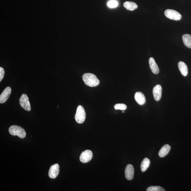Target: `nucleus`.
<instances>
[{
	"mask_svg": "<svg viewBox=\"0 0 191 191\" xmlns=\"http://www.w3.org/2000/svg\"><path fill=\"white\" fill-rule=\"evenodd\" d=\"M150 160L147 158H145L141 163V171L144 172L148 169L150 166Z\"/></svg>",
	"mask_w": 191,
	"mask_h": 191,
	"instance_id": "16",
	"label": "nucleus"
},
{
	"mask_svg": "<svg viewBox=\"0 0 191 191\" xmlns=\"http://www.w3.org/2000/svg\"><path fill=\"white\" fill-rule=\"evenodd\" d=\"M134 169L131 164L127 165L125 169V176L127 180H131L134 178Z\"/></svg>",
	"mask_w": 191,
	"mask_h": 191,
	"instance_id": "9",
	"label": "nucleus"
},
{
	"mask_svg": "<svg viewBox=\"0 0 191 191\" xmlns=\"http://www.w3.org/2000/svg\"><path fill=\"white\" fill-rule=\"evenodd\" d=\"M20 104L21 107L27 111H30L31 106L28 97L26 94H23L19 100Z\"/></svg>",
	"mask_w": 191,
	"mask_h": 191,
	"instance_id": "5",
	"label": "nucleus"
},
{
	"mask_svg": "<svg viewBox=\"0 0 191 191\" xmlns=\"http://www.w3.org/2000/svg\"><path fill=\"white\" fill-rule=\"evenodd\" d=\"M115 108L116 110H125L127 108V106L124 104L118 103L115 105Z\"/></svg>",
	"mask_w": 191,
	"mask_h": 191,
	"instance_id": "20",
	"label": "nucleus"
},
{
	"mask_svg": "<svg viewBox=\"0 0 191 191\" xmlns=\"http://www.w3.org/2000/svg\"><path fill=\"white\" fill-rule=\"evenodd\" d=\"M124 6L127 10L133 11L138 8L136 4L132 2L126 1L124 3Z\"/></svg>",
	"mask_w": 191,
	"mask_h": 191,
	"instance_id": "15",
	"label": "nucleus"
},
{
	"mask_svg": "<svg viewBox=\"0 0 191 191\" xmlns=\"http://www.w3.org/2000/svg\"><path fill=\"white\" fill-rule=\"evenodd\" d=\"M107 5L110 8H115L118 7V3L115 0H112L108 2Z\"/></svg>",
	"mask_w": 191,
	"mask_h": 191,
	"instance_id": "19",
	"label": "nucleus"
},
{
	"mask_svg": "<svg viewBox=\"0 0 191 191\" xmlns=\"http://www.w3.org/2000/svg\"><path fill=\"white\" fill-rule=\"evenodd\" d=\"M60 167L57 163L52 165L49 172V177L52 179H55L59 173Z\"/></svg>",
	"mask_w": 191,
	"mask_h": 191,
	"instance_id": "7",
	"label": "nucleus"
},
{
	"mask_svg": "<svg viewBox=\"0 0 191 191\" xmlns=\"http://www.w3.org/2000/svg\"><path fill=\"white\" fill-rule=\"evenodd\" d=\"M178 68L180 73L184 76H186L188 74L187 66L184 62L180 61L178 63Z\"/></svg>",
	"mask_w": 191,
	"mask_h": 191,
	"instance_id": "13",
	"label": "nucleus"
},
{
	"mask_svg": "<svg viewBox=\"0 0 191 191\" xmlns=\"http://www.w3.org/2000/svg\"><path fill=\"white\" fill-rule=\"evenodd\" d=\"M134 99L136 102L140 105H143L146 102V98L142 92H136L134 95Z\"/></svg>",
	"mask_w": 191,
	"mask_h": 191,
	"instance_id": "11",
	"label": "nucleus"
},
{
	"mask_svg": "<svg viewBox=\"0 0 191 191\" xmlns=\"http://www.w3.org/2000/svg\"><path fill=\"white\" fill-rule=\"evenodd\" d=\"M162 89L160 85H157L153 89V93L155 100L158 101L160 100L162 95Z\"/></svg>",
	"mask_w": 191,
	"mask_h": 191,
	"instance_id": "10",
	"label": "nucleus"
},
{
	"mask_svg": "<svg viewBox=\"0 0 191 191\" xmlns=\"http://www.w3.org/2000/svg\"><path fill=\"white\" fill-rule=\"evenodd\" d=\"M149 62L151 69L153 73L154 74H158L159 72V68L154 58H150Z\"/></svg>",
	"mask_w": 191,
	"mask_h": 191,
	"instance_id": "12",
	"label": "nucleus"
},
{
	"mask_svg": "<svg viewBox=\"0 0 191 191\" xmlns=\"http://www.w3.org/2000/svg\"><path fill=\"white\" fill-rule=\"evenodd\" d=\"M182 39L184 45L191 49V36L188 34H184L183 36Z\"/></svg>",
	"mask_w": 191,
	"mask_h": 191,
	"instance_id": "17",
	"label": "nucleus"
},
{
	"mask_svg": "<svg viewBox=\"0 0 191 191\" xmlns=\"http://www.w3.org/2000/svg\"><path fill=\"white\" fill-rule=\"evenodd\" d=\"M93 157L92 151L90 150H86L82 151L80 157V160L81 162L86 163L90 161Z\"/></svg>",
	"mask_w": 191,
	"mask_h": 191,
	"instance_id": "6",
	"label": "nucleus"
},
{
	"mask_svg": "<svg viewBox=\"0 0 191 191\" xmlns=\"http://www.w3.org/2000/svg\"><path fill=\"white\" fill-rule=\"evenodd\" d=\"M9 133L13 136H17L20 138H23L26 136V132L23 128L17 125H12L9 129Z\"/></svg>",
	"mask_w": 191,
	"mask_h": 191,
	"instance_id": "2",
	"label": "nucleus"
},
{
	"mask_svg": "<svg viewBox=\"0 0 191 191\" xmlns=\"http://www.w3.org/2000/svg\"><path fill=\"white\" fill-rule=\"evenodd\" d=\"M124 111L122 112V113H124Z\"/></svg>",
	"mask_w": 191,
	"mask_h": 191,
	"instance_id": "22",
	"label": "nucleus"
},
{
	"mask_svg": "<svg viewBox=\"0 0 191 191\" xmlns=\"http://www.w3.org/2000/svg\"><path fill=\"white\" fill-rule=\"evenodd\" d=\"M75 118L76 122L79 124H82L85 121L86 118V113L82 106L79 105L78 107Z\"/></svg>",
	"mask_w": 191,
	"mask_h": 191,
	"instance_id": "3",
	"label": "nucleus"
},
{
	"mask_svg": "<svg viewBox=\"0 0 191 191\" xmlns=\"http://www.w3.org/2000/svg\"><path fill=\"white\" fill-rule=\"evenodd\" d=\"M147 191H165V190L160 186H151L147 189Z\"/></svg>",
	"mask_w": 191,
	"mask_h": 191,
	"instance_id": "18",
	"label": "nucleus"
},
{
	"mask_svg": "<svg viewBox=\"0 0 191 191\" xmlns=\"http://www.w3.org/2000/svg\"><path fill=\"white\" fill-rule=\"evenodd\" d=\"M83 79L87 86L90 87L98 86L99 84V80L94 74L86 73L83 76Z\"/></svg>",
	"mask_w": 191,
	"mask_h": 191,
	"instance_id": "1",
	"label": "nucleus"
},
{
	"mask_svg": "<svg viewBox=\"0 0 191 191\" xmlns=\"http://www.w3.org/2000/svg\"><path fill=\"white\" fill-rule=\"evenodd\" d=\"M164 14L166 17L172 20L178 21L181 19L182 18L181 14L173 10H166Z\"/></svg>",
	"mask_w": 191,
	"mask_h": 191,
	"instance_id": "4",
	"label": "nucleus"
},
{
	"mask_svg": "<svg viewBox=\"0 0 191 191\" xmlns=\"http://www.w3.org/2000/svg\"><path fill=\"white\" fill-rule=\"evenodd\" d=\"M11 92V89L10 87H7L2 92L0 96V103L6 102L9 99Z\"/></svg>",
	"mask_w": 191,
	"mask_h": 191,
	"instance_id": "8",
	"label": "nucleus"
},
{
	"mask_svg": "<svg viewBox=\"0 0 191 191\" xmlns=\"http://www.w3.org/2000/svg\"><path fill=\"white\" fill-rule=\"evenodd\" d=\"M171 149V147L169 144H165L160 150L159 153V156L163 157L167 155Z\"/></svg>",
	"mask_w": 191,
	"mask_h": 191,
	"instance_id": "14",
	"label": "nucleus"
},
{
	"mask_svg": "<svg viewBox=\"0 0 191 191\" xmlns=\"http://www.w3.org/2000/svg\"><path fill=\"white\" fill-rule=\"evenodd\" d=\"M5 74V71L2 67H0V82L2 80Z\"/></svg>",
	"mask_w": 191,
	"mask_h": 191,
	"instance_id": "21",
	"label": "nucleus"
}]
</instances>
